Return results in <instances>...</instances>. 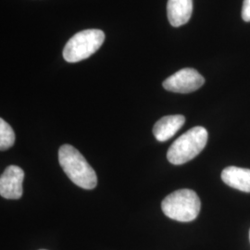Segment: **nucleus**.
<instances>
[{"label": "nucleus", "mask_w": 250, "mask_h": 250, "mask_svg": "<svg viewBox=\"0 0 250 250\" xmlns=\"http://www.w3.org/2000/svg\"><path fill=\"white\" fill-rule=\"evenodd\" d=\"M208 137V131L204 127H193L170 146L167 152L168 161L174 165H182L193 160L204 149Z\"/></svg>", "instance_id": "obj_3"}, {"label": "nucleus", "mask_w": 250, "mask_h": 250, "mask_svg": "<svg viewBox=\"0 0 250 250\" xmlns=\"http://www.w3.org/2000/svg\"></svg>", "instance_id": "obj_12"}, {"label": "nucleus", "mask_w": 250, "mask_h": 250, "mask_svg": "<svg viewBox=\"0 0 250 250\" xmlns=\"http://www.w3.org/2000/svg\"><path fill=\"white\" fill-rule=\"evenodd\" d=\"M59 162L64 172L76 186L94 189L98 185L96 171L84 157L71 145H63L59 149Z\"/></svg>", "instance_id": "obj_1"}, {"label": "nucleus", "mask_w": 250, "mask_h": 250, "mask_svg": "<svg viewBox=\"0 0 250 250\" xmlns=\"http://www.w3.org/2000/svg\"><path fill=\"white\" fill-rule=\"evenodd\" d=\"M15 142V134L11 126L0 119V149L2 151L9 149Z\"/></svg>", "instance_id": "obj_10"}, {"label": "nucleus", "mask_w": 250, "mask_h": 250, "mask_svg": "<svg viewBox=\"0 0 250 250\" xmlns=\"http://www.w3.org/2000/svg\"></svg>", "instance_id": "obj_13"}, {"label": "nucleus", "mask_w": 250, "mask_h": 250, "mask_svg": "<svg viewBox=\"0 0 250 250\" xmlns=\"http://www.w3.org/2000/svg\"><path fill=\"white\" fill-rule=\"evenodd\" d=\"M222 180L230 188L250 193V170L239 167H227L222 172Z\"/></svg>", "instance_id": "obj_9"}, {"label": "nucleus", "mask_w": 250, "mask_h": 250, "mask_svg": "<svg viewBox=\"0 0 250 250\" xmlns=\"http://www.w3.org/2000/svg\"><path fill=\"white\" fill-rule=\"evenodd\" d=\"M163 213L177 222L189 223L197 219L201 202L191 189H180L165 197L161 203Z\"/></svg>", "instance_id": "obj_2"}, {"label": "nucleus", "mask_w": 250, "mask_h": 250, "mask_svg": "<svg viewBox=\"0 0 250 250\" xmlns=\"http://www.w3.org/2000/svg\"><path fill=\"white\" fill-rule=\"evenodd\" d=\"M205 83L204 77L192 68L182 69L163 82V87L170 92L188 94L199 89Z\"/></svg>", "instance_id": "obj_5"}, {"label": "nucleus", "mask_w": 250, "mask_h": 250, "mask_svg": "<svg viewBox=\"0 0 250 250\" xmlns=\"http://www.w3.org/2000/svg\"><path fill=\"white\" fill-rule=\"evenodd\" d=\"M193 0H168L167 14L170 24L180 27L186 24L192 16Z\"/></svg>", "instance_id": "obj_8"}, {"label": "nucleus", "mask_w": 250, "mask_h": 250, "mask_svg": "<svg viewBox=\"0 0 250 250\" xmlns=\"http://www.w3.org/2000/svg\"><path fill=\"white\" fill-rule=\"evenodd\" d=\"M105 40V34L99 29H88L77 33L67 42L63 58L68 62H79L96 53Z\"/></svg>", "instance_id": "obj_4"}, {"label": "nucleus", "mask_w": 250, "mask_h": 250, "mask_svg": "<svg viewBox=\"0 0 250 250\" xmlns=\"http://www.w3.org/2000/svg\"><path fill=\"white\" fill-rule=\"evenodd\" d=\"M24 171L19 166L10 165L0 177V195L7 199H19L22 196Z\"/></svg>", "instance_id": "obj_6"}, {"label": "nucleus", "mask_w": 250, "mask_h": 250, "mask_svg": "<svg viewBox=\"0 0 250 250\" xmlns=\"http://www.w3.org/2000/svg\"><path fill=\"white\" fill-rule=\"evenodd\" d=\"M242 18L247 22L250 21V0H244L242 8Z\"/></svg>", "instance_id": "obj_11"}, {"label": "nucleus", "mask_w": 250, "mask_h": 250, "mask_svg": "<svg viewBox=\"0 0 250 250\" xmlns=\"http://www.w3.org/2000/svg\"><path fill=\"white\" fill-rule=\"evenodd\" d=\"M186 123L183 115H170L159 120L153 127L155 138L160 142H165L178 132Z\"/></svg>", "instance_id": "obj_7"}]
</instances>
